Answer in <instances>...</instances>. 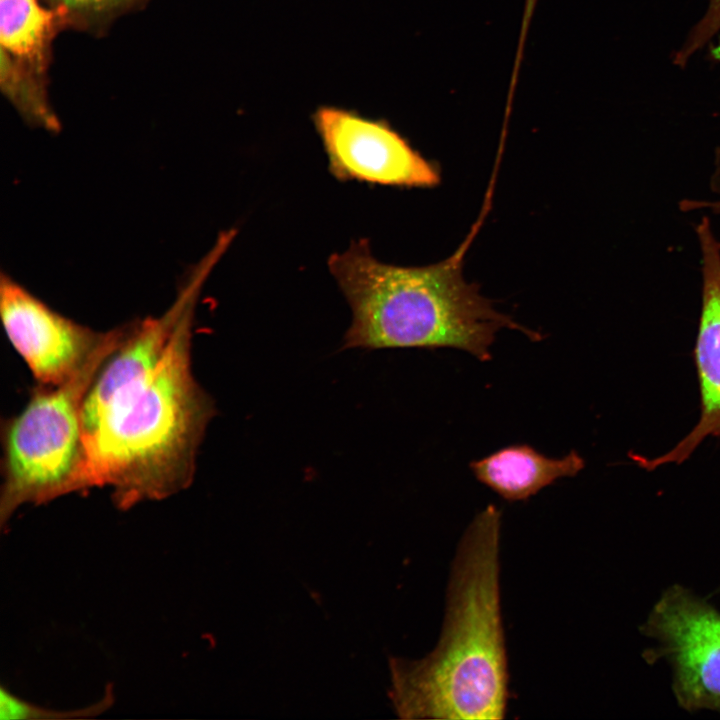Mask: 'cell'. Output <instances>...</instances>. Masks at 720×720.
Listing matches in <instances>:
<instances>
[{"mask_svg":"<svg viewBox=\"0 0 720 720\" xmlns=\"http://www.w3.org/2000/svg\"><path fill=\"white\" fill-rule=\"evenodd\" d=\"M146 0H50L64 25L97 31Z\"/></svg>","mask_w":720,"mask_h":720,"instance_id":"12","label":"cell"},{"mask_svg":"<svg viewBox=\"0 0 720 720\" xmlns=\"http://www.w3.org/2000/svg\"><path fill=\"white\" fill-rule=\"evenodd\" d=\"M538 0H525L524 9L522 14L521 35H527L530 27V22L535 11Z\"/></svg>","mask_w":720,"mask_h":720,"instance_id":"15","label":"cell"},{"mask_svg":"<svg viewBox=\"0 0 720 720\" xmlns=\"http://www.w3.org/2000/svg\"><path fill=\"white\" fill-rule=\"evenodd\" d=\"M1 318L14 349L38 384L59 385L79 372L108 336L53 310L4 272Z\"/></svg>","mask_w":720,"mask_h":720,"instance_id":"6","label":"cell"},{"mask_svg":"<svg viewBox=\"0 0 720 720\" xmlns=\"http://www.w3.org/2000/svg\"><path fill=\"white\" fill-rule=\"evenodd\" d=\"M702 254V303L694 360L700 393V416L692 430L664 454L633 456L643 469L681 464L708 437L720 436V243L708 218L697 226Z\"/></svg>","mask_w":720,"mask_h":720,"instance_id":"7","label":"cell"},{"mask_svg":"<svg viewBox=\"0 0 720 720\" xmlns=\"http://www.w3.org/2000/svg\"><path fill=\"white\" fill-rule=\"evenodd\" d=\"M1 89L30 125L57 132L60 122L48 101L45 75L1 49Z\"/></svg>","mask_w":720,"mask_h":720,"instance_id":"11","label":"cell"},{"mask_svg":"<svg viewBox=\"0 0 720 720\" xmlns=\"http://www.w3.org/2000/svg\"><path fill=\"white\" fill-rule=\"evenodd\" d=\"M114 702L113 688L108 686L104 695L95 703L75 709H53L31 703L13 694L5 687L0 692L1 719H79L92 718L107 711Z\"/></svg>","mask_w":720,"mask_h":720,"instance_id":"13","label":"cell"},{"mask_svg":"<svg viewBox=\"0 0 720 720\" xmlns=\"http://www.w3.org/2000/svg\"><path fill=\"white\" fill-rule=\"evenodd\" d=\"M658 624L674 652L685 692L697 700L720 701V616L677 597L660 607Z\"/></svg>","mask_w":720,"mask_h":720,"instance_id":"8","label":"cell"},{"mask_svg":"<svg viewBox=\"0 0 720 720\" xmlns=\"http://www.w3.org/2000/svg\"><path fill=\"white\" fill-rule=\"evenodd\" d=\"M702 206L710 208L715 213L720 214V198L716 199L713 202H705V203H700V202L696 203V202H692V201L687 202V208L688 207L696 208V207H702Z\"/></svg>","mask_w":720,"mask_h":720,"instance_id":"16","label":"cell"},{"mask_svg":"<svg viewBox=\"0 0 720 720\" xmlns=\"http://www.w3.org/2000/svg\"><path fill=\"white\" fill-rule=\"evenodd\" d=\"M584 467L583 458L570 451L549 458L527 444L511 445L470 463L476 479L508 501H522L560 478L573 477Z\"/></svg>","mask_w":720,"mask_h":720,"instance_id":"9","label":"cell"},{"mask_svg":"<svg viewBox=\"0 0 720 720\" xmlns=\"http://www.w3.org/2000/svg\"><path fill=\"white\" fill-rule=\"evenodd\" d=\"M501 512H479L462 536L449 577L438 644L418 660L391 657V698L403 719L505 717L508 663L501 615Z\"/></svg>","mask_w":720,"mask_h":720,"instance_id":"1","label":"cell"},{"mask_svg":"<svg viewBox=\"0 0 720 720\" xmlns=\"http://www.w3.org/2000/svg\"><path fill=\"white\" fill-rule=\"evenodd\" d=\"M63 26L60 13L41 7L37 0H0L1 49L42 75L51 43Z\"/></svg>","mask_w":720,"mask_h":720,"instance_id":"10","label":"cell"},{"mask_svg":"<svg viewBox=\"0 0 720 720\" xmlns=\"http://www.w3.org/2000/svg\"><path fill=\"white\" fill-rule=\"evenodd\" d=\"M312 119L336 178L406 187L439 183L433 164L385 120L365 118L334 106L319 107Z\"/></svg>","mask_w":720,"mask_h":720,"instance_id":"5","label":"cell"},{"mask_svg":"<svg viewBox=\"0 0 720 720\" xmlns=\"http://www.w3.org/2000/svg\"><path fill=\"white\" fill-rule=\"evenodd\" d=\"M719 30L720 0H709L705 14L692 28L681 49L676 52L673 63L684 67L691 56L706 45Z\"/></svg>","mask_w":720,"mask_h":720,"instance_id":"14","label":"cell"},{"mask_svg":"<svg viewBox=\"0 0 720 720\" xmlns=\"http://www.w3.org/2000/svg\"><path fill=\"white\" fill-rule=\"evenodd\" d=\"M128 331L129 323L109 330L104 343L79 372L56 386L38 384L23 410L3 423L2 527L23 505H41L83 490L84 400Z\"/></svg>","mask_w":720,"mask_h":720,"instance_id":"4","label":"cell"},{"mask_svg":"<svg viewBox=\"0 0 720 720\" xmlns=\"http://www.w3.org/2000/svg\"><path fill=\"white\" fill-rule=\"evenodd\" d=\"M467 243L451 257L422 267L380 262L367 240L354 241L328 260L351 307L345 349L456 348L481 361L502 328L529 339L542 336L499 313L462 274Z\"/></svg>","mask_w":720,"mask_h":720,"instance_id":"3","label":"cell"},{"mask_svg":"<svg viewBox=\"0 0 720 720\" xmlns=\"http://www.w3.org/2000/svg\"><path fill=\"white\" fill-rule=\"evenodd\" d=\"M196 304L156 366L118 390L84 434L83 490L109 487L121 510L189 487L216 410L192 371Z\"/></svg>","mask_w":720,"mask_h":720,"instance_id":"2","label":"cell"}]
</instances>
